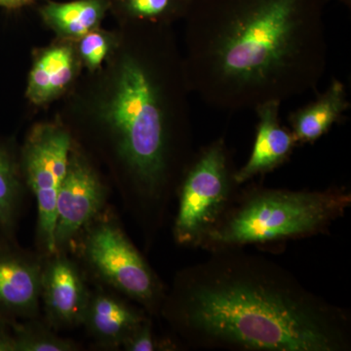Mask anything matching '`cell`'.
<instances>
[{
  "mask_svg": "<svg viewBox=\"0 0 351 351\" xmlns=\"http://www.w3.org/2000/svg\"><path fill=\"white\" fill-rule=\"evenodd\" d=\"M91 291L82 269L66 252L45 256L40 279V301L46 323L55 331L82 325Z\"/></svg>",
  "mask_w": 351,
  "mask_h": 351,
  "instance_id": "cell-9",
  "label": "cell"
},
{
  "mask_svg": "<svg viewBox=\"0 0 351 351\" xmlns=\"http://www.w3.org/2000/svg\"><path fill=\"white\" fill-rule=\"evenodd\" d=\"M0 351H16L15 338L10 322L0 320Z\"/></svg>",
  "mask_w": 351,
  "mask_h": 351,
  "instance_id": "cell-21",
  "label": "cell"
},
{
  "mask_svg": "<svg viewBox=\"0 0 351 351\" xmlns=\"http://www.w3.org/2000/svg\"><path fill=\"white\" fill-rule=\"evenodd\" d=\"M121 348L128 351H154L160 346L152 332L151 323L145 319L127 337Z\"/></svg>",
  "mask_w": 351,
  "mask_h": 351,
  "instance_id": "cell-20",
  "label": "cell"
},
{
  "mask_svg": "<svg viewBox=\"0 0 351 351\" xmlns=\"http://www.w3.org/2000/svg\"><path fill=\"white\" fill-rule=\"evenodd\" d=\"M350 108L343 82L334 80L315 100L290 113L291 132L297 144H313L341 122Z\"/></svg>",
  "mask_w": 351,
  "mask_h": 351,
  "instance_id": "cell-13",
  "label": "cell"
},
{
  "mask_svg": "<svg viewBox=\"0 0 351 351\" xmlns=\"http://www.w3.org/2000/svg\"><path fill=\"white\" fill-rule=\"evenodd\" d=\"M80 234L83 260L99 280L147 308L156 307L158 279L110 215H99Z\"/></svg>",
  "mask_w": 351,
  "mask_h": 351,
  "instance_id": "cell-5",
  "label": "cell"
},
{
  "mask_svg": "<svg viewBox=\"0 0 351 351\" xmlns=\"http://www.w3.org/2000/svg\"><path fill=\"white\" fill-rule=\"evenodd\" d=\"M110 8V0L49 1L41 7L40 15L59 36L80 39L88 32L98 29Z\"/></svg>",
  "mask_w": 351,
  "mask_h": 351,
  "instance_id": "cell-15",
  "label": "cell"
},
{
  "mask_svg": "<svg viewBox=\"0 0 351 351\" xmlns=\"http://www.w3.org/2000/svg\"><path fill=\"white\" fill-rule=\"evenodd\" d=\"M280 101H269L254 108L258 117L255 143L248 161L234 173L235 184H243L285 162L297 145L290 129L281 124Z\"/></svg>",
  "mask_w": 351,
  "mask_h": 351,
  "instance_id": "cell-11",
  "label": "cell"
},
{
  "mask_svg": "<svg viewBox=\"0 0 351 351\" xmlns=\"http://www.w3.org/2000/svg\"><path fill=\"white\" fill-rule=\"evenodd\" d=\"M193 0H110L127 20L143 25H167L186 18Z\"/></svg>",
  "mask_w": 351,
  "mask_h": 351,
  "instance_id": "cell-17",
  "label": "cell"
},
{
  "mask_svg": "<svg viewBox=\"0 0 351 351\" xmlns=\"http://www.w3.org/2000/svg\"><path fill=\"white\" fill-rule=\"evenodd\" d=\"M71 151L73 141L69 132L51 123L34 126L22 149L21 168L25 186L31 189L38 204V237L44 256L56 253L57 196Z\"/></svg>",
  "mask_w": 351,
  "mask_h": 351,
  "instance_id": "cell-7",
  "label": "cell"
},
{
  "mask_svg": "<svg viewBox=\"0 0 351 351\" xmlns=\"http://www.w3.org/2000/svg\"><path fill=\"white\" fill-rule=\"evenodd\" d=\"M75 55L69 46L44 50L34 62L27 82V97L43 105L63 93L75 75Z\"/></svg>",
  "mask_w": 351,
  "mask_h": 351,
  "instance_id": "cell-14",
  "label": "cell"
},
{
  "mask_svg": "<svg viewBox=\"0 0 351 351\" xmlns=\"http://www.w3.org/2000/svg\"><path fill=\"white\" fill-rule=\"evenodd\" d=\"M167 41L156 51L124 54L105 113L129 177L151 197L160 195L170 179L175 149L189 127L184 61Z\"/></svg>",
  "mask_w": 351,
  "mask_h": 351,
  "instance_id": "cell-3",
  "label": "cell"
},
{
  "mask_svg": "<svg viewBox=\"0 0 351 351\" xmlns=\"http://www.w3.org/2000/svg\"><path fill=\"white\" fill-rule=\"evenodd\" d=\"M16 351H75L80 346L75 341L58 336L46 322L32 319L11 321Z\"/></svg>",
  "mask_w": 351,
  "mask_h": 351,
  "instance_id": "cell-18",
  "label": "cell"
},
{
  "mask_svg": "<svg viewBox=\"0 0 351 351\" xmlns=\"http://www.w3.org/2000/svg\"><path fill=\"white\" fill-rule=\"evenodd\" d=\"M225 141L207 145L189 164L182 179L175 237L180 244L201 243L223 213L235 184Z\"/></svg>",
  "mask_w": 351,
  "mask_h": 351,
  "instance_id": "cell-6",
  "label": "cell"
},
{
  "mask_svg": "<svg viewBox=\"0 0 351 351\" xmlns=\"http://www.w3.org/2000/svg\"><path fill=\"white\" fill-rule=\"evenodd\" d=\"M350 202L346 191L261 189L219 221L201 243L219 250L306 237L324 230Z\"/></svg>",
  "mask_w": 351,
  "mask_h": 351,
  "instance_id": "cell-4",
  "label": "cell"
},
{
  "mask_svg": "<svg viewBox=\"0 0 351 351\" xmlns=\"http://www.w3.org/2000/svg\"><path fill=\"white\" fill-rule=\"evenodd\" d=\"M36 0H0V7L6 9H19L31 5Z\"/></svg>",
  "mask_w": 351,
  "mask_h": 351,
  "instance_id": "cell-22",
  "label": "cell"
},
{
  "mask_svg": "<svg viewBox=\"0 0 351 351\" xmlns=\"http://www.w3.org/2000/svg\"><path fill=\"white\" fill-rule=\"evenodd\" d=\"M107 189L84 157L71 151L68 170L57 196L56 253L66 252L73 240L99 215L107 202Z\"/></svg>",
  "mask_w": 351,
  "mask_h": 351,
  "instance_id": "cell-8",
  "label": "cell"
},
{
  "mask_svg": "<svg viewBox=\"0 0 351 351\" xmlns=\"http://www.w3.org/2000/svg\"><path fill=\"white\" fill-rule=\"evenodd\" d=\"M145 318L119 295L104 289L91 292L82 325L101 348L115 350Z\"/></svg>",
  "mask_w": 351,
  "mask_h": 351,
  "instance_id": "cell-12",
  "label": "cell"
},
{
  "mask_svg": "<svg viewBox=\"0 0 351 351\" xmlns=\"http://www.w3.org/2000/svg\"><path fill=\"white\" fill-rule=\"evenodd\" d=\"M326 0H193L184 66L189 90L225 112L317 86L327 68Z\"/></svg>",
  "mask_w": 351,
  "mask_h": 351,
  "instance_id": "cell-1",
  "label": "cell"
},
{
  "mask_svg": "<svg viewBox=\"0 0 351 351\" xmlns=\"http://www.w3.org/2000/svg\"><path fill=\"white\" fill-rule=\"evenodd\" d=\"M80 40L78 49L84 64L92 71L100 68L110 52V39L97 29L88 32Z\"/></svg>",
  "mask_w": 351,
  "mask_h": 351,
  "instance_id": "cell-19",
  "label": "cell"
},
{
  "mask_svg": "<svg viewBox=\"0 0 351 351\" xmlns=\"http://www.w3.org/2000/svg\"><path fill=\"white\" fill-rule=\"evenodd\" d=\"M21 163L12 151L0 142V235L15 240L25 193Z\"/></svg>",
  "mask_w": 351,
  "mask_h": 351,
  "instance_id": "cell-16",
  "label": "cell"
},
{
  "mask_svg": "<svg viewBox=\"0 0 351 351\" xmlns=\"http://www.w3.org/2000/svg\"><path fill=\"white\" fill-rule=\"evenodd\" d=\"M166 308L189 341L252 351H341L348 315L276 263L219 249L182 272Z\"/></svg>",
  "mask_w": 351,
  "mask_h": 351,
  "instance_id": "cell-2",
  "label": "cell"
},
{
  "mask_svg": "<svg viewBox=\"0 0 351 351\" xmlns=\"http://www.w3.org/2000/svg\"><path fill=\"white\" fill-rule=\"evenodd\" d=\"M43 258L0 235V320L38 318Z\"/></svg>",
  "mask_w": 351,
  "mask_h": 351,
  "instance_id": "cell-10",
  "label": "cell"
},
{
  "mask_svg": "<svg viewBox=\"0 0 351 351\" xmlns=\"http://www.w3.org/2000/svg\"><path fill=\"white\" fill-rule=\"evenodd\" d=\"M331 1V0H326V2ZM336 1L339 2V3L343 4L346 7H348V9H351V0H336Z\"/></svg>",
  "mask_w": 351,
  "mask_h": 351,
  "instance_id": "cell-23",
  "label": "cell"
}]
</instances>
